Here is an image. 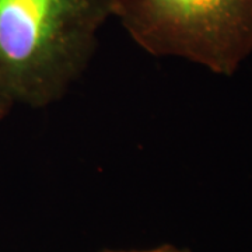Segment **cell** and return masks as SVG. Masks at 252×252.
Masks as SVG:
<instances>
[{"label": "cell", "mask_w": 252, "mask_h": 252, "mask_svg": "<svg viewBox=\"0 0 252 252\" xmlns=\"http://www.w3.org/2000/svg\"><path fill=\"white\" fill-rule=\"evenodd\" d=\"M111 0H0V99L46 108L87 70Z\"/></svg>", "instance_id": "1"}, {"label": "cell", "mask_w": 252, "mask_h": 252, "mask_svg": "<svg viewBox=\"0 0 252 252\" xmlns=\"http://www.w3.org/2000/svg\"><path fill=\"white\" fill-rule=\"evenodd\" d=\"M132 41L230 77L252 55V0H111Z\"/></svg>", "instance_id": "2"}, {"label": "cell", "mask_w": 252, "mask_h": 252, "mask_svg": "<svg viewBox=\"0 0 252 252\" xmlns=\"http://www.w3.org/2000/svg\"><path fill=\"white\" fill-rule=\"evenodd\" d=\"M101 252H189L188 250H182L171 244H164L158 245L156 248H149V250H136V251H121V250H102Z\"/></svg>", "instance_id": "3"}, {"label": "cell", "mask_w": 252, "mask_h": 252, "mask_svg": "<svg viewBox=\"0 0 252 252\" xmlns=\"http://www.w3.org/2000/svg\"><path fill=\"white\" fill-rule=\"evenodd\" d=\"M11 109H13V107H11V105H9L6 101L0 99V121H3L4 118L7 117Z\"/></svg>", "instance_id": "4"}]
</instances>
